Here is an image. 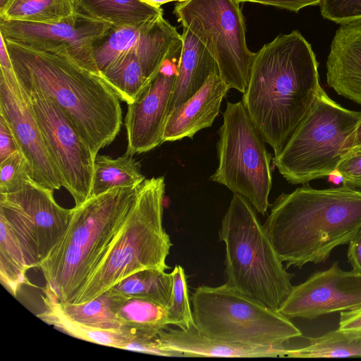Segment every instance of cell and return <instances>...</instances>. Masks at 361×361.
Instances as JSON below:
<instances>
[{
    "label": "cell",
    "instance_id": "12",
    "mask_svg": "<svg viewBox=\"0 0 361 361\" xmlns=\"http://www.w3.org/2000/svg\"><path fill=\"white\" fill-rule=\"evenodd\" d=\"M24 90L47 148L61 174L63 187L71 195L75 206L80 205L92 195L95 157L54 102L39 91Z\"/></svg>",
    "mask_w": 361,
    "mask_h": 361
},
{
    "label": "cell",
    "instance_id": "28",
    "mask_svg": "<svg viewBox=\"0 0 361 361\" xmlns=\"http://www.w3.org/2000/svg\"><path fill=\"white\" fill-rule=\"evenodd\" d=\"M172 288L171 272L144 269L123 279L110 289L126 297L149 300L166 307Z\"/></svg>",
    "mask_w": 361,
    "mask_h": 361
},
{
    "label": "cell",
    "instance_id": "36",
    "mask_svg": "<svg viewBox=\"0 0 361 361\" xmlns=\"http://www.w3.org/2000/svg\"><path fill=\"white\" fill-rule=\"evenodd\" d=\"M341 331H361V306L340 312L339 326Z\"/></svg>",
    "mask_w": 361,
    "mask_h": 361
},
{
    "label": "cell",
    "instance_id": "22",
    "mask_svg": "<svg viewBox=\"0 0 361 361\" xmlns=\"http://www.w3.org/2000/svg\"><path fill=\"white\" fill-rule=\"evenodd\" d=\"M166 22L161 15L137 25L112 27L94 51L100 74L116 60L149 42Z\"/></svg>",
    "mask_w": 361,
    "mask_h": 361
},
{
    "label": "cell",
    "instance_id": "21",
    "mask_svg": "<svg viewBox=\"0 0 361 361\" xmlns=\"http://www.w3.org/2000/svg\"><path fill=\"white\" fill-rule=\"evenodd\" d=\"M44 292L42 298L44 310L37 317L49 325L76 338L104 346L124 350L131 342L133 338L132 329H102L77 322L62 312L56 298Z\"/></svg>",
    "mask_w": 361,
    "mask_h": 361
},
{
    "label": "cell",
    "instance_id": "32",
    "mask_svg": "<svg viewBox=\"0 0 361 361\" xmlns=\"http://www.w3.org/2000/svg\"><path fill=\"white\" fill-rule=\"evenodd\" d=\"M322 16L340 25L361 23V0H320Z\"/></svg>",
    "mask_w": 361,
    "mask_h": 361
},
{
    "label": "cell",
    "instance_id": "2",
    "mask_svg": "<svg viewBox=\"0 0 361 361\" xmlns=\"http://www.w3.org/2000/svg\"><path fill=\"white\" fill-rule=\"evenodd\" d=\"M4 40L22 86L54 102L94 157L114 140L122 125L121 99L101 75L80 66L65 48L46 51Z\"/></svg>",
    "mask_w": 361,
    "mask_h": 361
},
{
    "label": "cell",
    "instance_id": "25",
    "mask_svg": "<svg viewBox=\"0 0 361 361\" xmlns=\"http://www.w3.org/2000/svg\"><path fill=\"white\" fill-rule=\"evenodd\" d=\"M79 13L78 0H7L0 19L53 23Z\"/></svg>",
    "mask_w": 361,
    "mask_h": 361
},
{
    "label": "cell",
    "instance_id": "8",
    "mask_svg": "<svg viewBox=\"0 0 361 361\" xmlns=\"http://www.w3.org/2000/svg\"><path fill=\"white\" fill-rule=\"evenodd\" d=\"M360 120L361 111L341 106L322 88L274 164L294 185L328 176L350 154Z\"/></svg>",
    "mask_w": 361,
    "mask_h": 361
},
{
    "label": "cell",
    "instance_id": "11",
    "mask_svg": "<svg viewBox=\"0 0 361 361\" xmlns=\"http://www.w3.org/2000/svg\"><path fill=\"white\" fill-rule=\"evenodd\" d=\"M239 4L233 0H186L176 4L173 13L213 56L220 77L229 88L243 94L255 53L247 47Z\"/></svg>",
    "mask_w": 361,
    "mask_h": 361
},
{
    "label": "cell",
    "instance_id": "9",
    "mask_svg": "<svg viewBox=\"0 0 361 361\" xmlns=\"http://www.w3.org/2000/svg\"><path fill=\"white\" fill-rule=\"evenodd\" d=\"M194 326L205 337L250 345H283L302 333L289 318L232 288L201 286L192 293Z\"/></svg>",
    "mask_w": 361,
    "mask_h": 361
},
{
    "label": "cell",
    "instance_id": "30",
    "mask_svg": "<svg viewBox=\"0 0 361 361\" xmlns=\"http://www.w3.org/2000/svg\"><path fill=\"white\" fill-rule=\"evenodd\" d=\"M173 288L166 307V321L182 330H188L194 326L192 312L190 305L187 276L184 269L176 265L172 272Z\"/></svg>",
    "mask_w": 361,
    "mask_h": 361
},
{
    "label": "cell",
    "instance_id": "1",
    "mask_svg": "<svg viewBox=\"0 0 361 361\" xmlns=\"http://www.w3.org/2000/svg\"><path fill=\"white\" fill-rule=\"evenodd\" d=\"M311 44L298 30L279 34L255 53L242 102L276 156L305 118L322 87Z\"/></svg>",
    "mask_w": 361,
    "mask_h": 361
},
{
    "label": "cell",
    "instance_id": "5",
    "mask_svg": "<svg viewBox=\"0 0 361 361\" xmlns=\"http://www.w3.org/2000/svg\"><path fill=\"white\" fill-rule=\"evenodd\" d=\"M72 213L56 202L54 190L33 178L18 190L0 193V280L11 295L61 239Z\"/></svg>",
    "mask_w": 361,
    "mask_h": 361
},
{
    "label": "cell",
    "instance_id": "4",
    "mask_svg": "<svg viewBox=\"0 0 361 361\" xmlns=\"http://www.w3.org/2000/svg\"><path fill=\"white\" fill-rule=\"evenodd\" d=\"M138 187L111 189L73 208L65 233L38 267L44 291L61 303H74L119 237Z\"/></svg>",
    "mask_w": 361,
    "mask_h": 361
},
{
    "label": "cell",
    "instance_id": "31",
    "mask_svg": "<svg viewBox=\"0 0 361 361\" xmlns=\"http://www.w3.org/2000/svg\"><path fill=\"white\" fill-rule=\"evenodd\" d=\"M0 193L15 192L30 178L28 163L21 151H17L0 162Z\"/></svg>",
    "mask_w": 361,
    "mask_h": 361
},
{
    "label": "cell",
    "instance_id": "18",
    "mask_svg": "<svg viewBox=\"0 0 361 361\" xmlns=\"http://www.w3.org/2000/svg\"><path fill=\"white\" fill-rule=\"evenodd\" d=\"M229 87L219 73H213L190 98L169 114L164 142L192 138L199 130L210 127L220 110Z\"/></svg>",
    "mask_w": 361,
    "mask_h": 361
},
{
    "label": "cell",
    "instance_id": "20",
    "mask_svg": "<svg viewBox=\"0 0 361 361\" xmlns=\"http://www.w3.org/2000/svg\"><path fill=\"white\" fill-rule=\"evenodd\" d=\"M181 35L183 46L170 102L169 114L195 94L209 75L219 73L216 61L199 39L185 27H183Z\"/></svg>",
    "mask_w": 361,
    "mask_h": 361
},
{
    "label": "cell",
    "instance_id": "15",
    "mask_svg": "<svg viewBox=\"0 0 361 361\" xmlns=\"http://www.w3.org/2000/svg\"><path fill=\"white\" fill-rule=\"evenodd\" d=\"M361 306V273L344 271L335 262L293 286L279 312L289 319L312 320Z\"/></svg>",
    "mask_w": 361,
    "mask_h": 361
},
{
    "label": "cell",
    "instance_id": "16",
    "mask_svg": "<svg viewBox=\"0 0 361 361\" xmlns=\"http://www.w3.org/2000/svg\"><path fill=\"white\" fill-rule=\"evenodd\" d=\"M179 57L166 60L137 99L128 105L125 118L127 135L125 154L147 152L164 142Z\"/></svg>",
    "mask_w": 361,
    "mask_h": 361
},
{
    "label": "cell",
    "instance_id": "26",
    "mask_svg": "<svg viewBox=\"0 0 361 361\" xmlns=\"http://www.w3.org/2000/svg\"><path fill=\"white\" fill-rule=\"evenodd\" d=\"M141 166L133 155L118 158L97 154L94 158L92 195H97L111 189L136 187L145 180Z\"/></svg>",
    "mask_w": 361,
    "mask_h": 361
},
{
    "label": "cell",
    "instance_id": "29",
    "mask_svg": "<svg viewBox=\"0 0 361 361\" xmlns=\"http://www.w3.org/2000/svg\"><path fill=\"white\" fill-rule=\"evenodd\" d=\"M118 315L124 328L154 335L169 326L166 307L149 300L127 298Z\"/></svg>",
    "mask_w": 361,
    "mask_h": 361
},
{
    "label": "cell",
    "instance_id": "7",
    "mask_svg": "<svg viewBox=\"0 0 361 361\" xmlns=\"http://www.w3.org/2000/svg\"><path fill=\"white\" fill-rule=\"evenodd\" d=\"M164 177L145 179L117 240L73 304L90 301L144 269L166 271L172 246L163 227Z\"/></svg>",
    "mask_w": 361,
    "mask_h": 361
},
{
    "label": "cell",
    "instance_id": "6",
    "mask_svg": "<svg viewBox=\"0 0 361 361\" xmlns=\"http://www.w3.org/2000/svg\"><path fill=\"white\" fill-rule=\"evenodd\" d=\"M255 210L233 193L219 232L226 246V283L278 311L293 288V274L283 267Z\"/></svg>",
    "mask_w": 361,
    "mask_h": 361
},
{
    "label": "cell",
    "instance_id": "34",
    "mask_svg": "<svg viewBox=\"0 0 361 361\" xmlns=\"http://www.w3.org/2000/svg\"><path fill=\"white\" fill-rule=\"evenodd\" d=\"M20 151L15 135L4 117L0 114V162Z\"/></svg>",
    "mask_w": 361,
    "mask_h": 361
},
{
    "label": "cell",
    "instance_id": "33",
    "mask_svg": "<svg viewBox=\"0 0 361 361\" xmlns=\"http://www.w3.org/2000/svg\"><path fill=\"white\" fill-rule=\"evenodd\" d=\"M336 170L343 176L342 185L361 190V153L346 156Z\"/></svg>",
    "mask_w": 361,
    "mask_h": 361
},
{
    "label": "cell",
    "instance_id": "14",
    "mask_svg": "<svg viewBox=\"0 0 361 361\" xmlns=\"http://www.w3.org/2000/svg\"><path fill=\"white\" fill-rule=\"evenodd\" d=\"M0 68V114L15 135L28 163L31 177L48 188L59 190L63 186L62 178L47 148L28 96L13 65Z\"/></svg>",
    "mask_w": 361,
    "mask_h": 361
},
{
    "label": "cell",
    "instance_id": "24",
    "mask_svg": "<svg viewBox=\"0 0 361 361\" xmlns=\"http://www.w3.org/2000/svg\"><path fill=\"white\" fill-rule=\"evenodd\" d=\"M109 289L98 297L81 304H63L58 300L62 312L70 319L93 328L122 330L118 315L122 302L127 298Z\"/></svg>",
    "mask_w": 361,
    "mask_h": 361
},
{
    "label": "cell",
    "instance_id": "13",
    "mask_svg": "<svg viewBox=\"0 0 361 361\" xmlns=\"http://www.w3.org/2000/svg\"><path fill=\"white\" fill-rule=\"evenodd\" d=\"M112 27L82 13L53 23L0 19V35L4 39L46 51L65 48L80 66L99 75L94 51Z\"/></svg>",
    "mask_w": 361,
    "mask_h": 361
},
{
    "label": "cell",
    "instance_id": "38",
    "mask_svg": "<svg viewBox=\"0 0 361 361\" xmlns=\"http://www.w3.org/2000/svg\"><path fill=\"white\" fill-rule=\"evenodd\" d=\"M352 153H361V120L357 124L353 134V143L350 154Z\"/></svg>",
    "mask_w": 361,
    "mask_h": 361
},
{
    "label": "cell",
    "instance_id": "41",
    "mask_svg": "<svg viewBox=\"0 0 361 361\" xmlns=\"http://www.w3.org/2000/svg\"><path fill=\"white\" fill-rule=\"evenodd\" d=\"M7 0H0V8H2L6 4Z\"/></svg>",
    "mask_w": 361,
    "mask_h": 361
},
{
    "label": "cell",
    "instance_id": "17",
    "mask_svg": "<svg viewBox=\"0 0 361 361\" xmlns=\"http://www.w3.org/2000/svg\"><path fill=\"white\" fill-rule=\"evenodd\" d=\"M155 355L187 357H283V345H250L209 339L193 326L188 330L167 326L153 336L142 333Z\"/></svg>",
    "mask_w": 361,
    "mask_h": 361
},
{
    "label": "cell",
    "instance_id": "27",
    "mask_svg": "<svg viewBox=\"0 0 361 361\" xmlns=\"http://www.w3.org/2000/svg\"><path fill=\"white\" fill-rule=\"evenodd\" d=\"M309 344L289 349L286 357L292 358L361 357V331L339 329L322 336L308 338Z\"/></svg>",
    "mask_w": 361,
    "mask_h": 361
},
{
    "label": "cell",
    "instance_id": "37",
    "mask_svg": "<svg viewBox=\"0 0 361 361\" xmlns=\"http://www.w3.org/2000/svg\"><path fill=\"white\" fill-rule=\"evenodd\" d=\"M347 257L353 270L361 273V229L348 243Z\"/></svg>",
    "mask_w": 361,
    "mask_h": 361
},
{
    "label": "cell",
    "instance_id": "19",
    "mask_svg": "<svg viewBox=\"0 0 361 361\" xmlns=\"http://www.w3.org/2000/svg\"><path fill=\"white\" fill-rule=\"evenodd\" d=\"M326 82L336 93L361 104V23L340 25L326 60Z\"/></svg>",
    "mask_w": 361,
    "mask_h": 361
},
{
    "label": "cell",
    "instance_id": "39",
    "mask_svg": "<svg viewBox=\"0 0 361 361\" xmlns=\"http://www.w3.org/2000/svg\"><path fill=\"white\" fill-rule=\"evenodd\" d=\"M328 176L329 177V180L333 183L339 184L343 182V176L337 170L332 172Z\"/></svg>",
    "mask_w": 361,
    "mask_h": 361
},
{
    "label": "cell",
    "instance_id": "3",
    "mask_svg": "<svg viewBox=\"0 0 361 361\" xmlns=\"http://www.w3.org/2000/svg\"><path fill=\"white\" fill-rule=\"evenodd\" d=\"M263 227L286 268L323 262L361 229V190L304 185L278 197Z\"/></svg>",
    "mask_w": 361,
    "mask_h": 361
},
{
    "label": "cell",
    "instance_id": "35",
    "mask_svg": "<svg viewBox=\"0 0 361 361\" xmlns=\"http://www.w3.org/2000/svg\"><path fill=\"white\" fill-rule=\"evenodd\" d=\"M240 4L242 2L258 3L266 6H271L293 12H298L307 6H317L320 0H233Z\"/></svg>",
    "mask_w": 361,
    "mask_h": 361
},
{
    "label": "cell",
    "instance_id": "23",
    "mask_svg": "<svg viewBox=\"0 0 361 361\" xmlns=\"http://www.w3.org/2000/svg\"><path fill=\"white\" fill-rule=\"evenodd\" d=\"M80 12L113 27L134 25L163 15V9L141 0H78Z\"/></svg>",
    "mask_w": 361,
    "mask_h": 361
},
{
    "label": "cell",
    "instance_id": "40",
    "mask_svg": "<svg viewBox=\"0 0 361 361\" xmlns=\"http://www.w3.org/2000/svg\"><path fill=\"white\" fill-rule=\"evenodd\" d=\"M141 1L149 3L150 4L154 5L158 7H161V5H163L166 3H169V2H171V1L183 2L186 0H141Z\"/></svg>",
    "mask_w": 361,
    "mask_h": 361
},
{
    "label": "cell",
    "instance_id": "10",
    "mask_svg": "<svg viewBox=\"0 0 361 361\" xmlns=\"http://www.w3.org/2000/svg\"><path fill=\"white\" fill-rule=\"evenodd\" d=\"M218 133L219 165L210 180L244 197L262 215L272 185L271 156L241 102H227Z\"/></svg>",
    "mask_w": 361,
    "mask_h": 361
}]
</instances>
